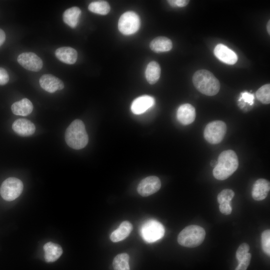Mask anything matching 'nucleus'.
<instances>
[{
    "label": "nucleus",
    "instance_id": "c9c22d12",
    "mask_svg": "<svg viewBox=\"0 0 270 270\" xmlns=\"http://www.w3.org/2000/svg\"><path fill=\"white\" fill-rule=\"evenodd\" d=\"M217 164V161L216 160H212L210 162V166L213 167H215Z\"/></svg>",
    "mask_w": 270,
    "mask_h": 270
},
{
    "label": "nucleus",
    "instance_id": "4be33fe9",
    "mask_svg": "<svg viewBox=\"0 0 270 270\" xmlns=\"http://www.w3.org/2000/svg\"><path fill=\"white\" fill-rule=\"evenodd\" d=\"M80 14L81 10L79 8L72 6L64 12L62 20L65 24L74 28L78 25Z\"/></svg>",
    "mask_w": 270,
    "mask_h": 270
},
{
    "label": "nucleus",
    "instance_id": "f704fd0d",
    "mask_svg": "<svg viewBox=\"0 0 270 270\" xmlns=\"http://www.w3.org/2000/svg\"><path fill=\"white\" fill-rule=\"evenodd\" d=\"M6 40V34L4 31L0 28V46L4 44Z\"/></svg>",
    "mask_w": 270,
    "mask_h": 270
},
{
    "label": "nucleus",
    "instance_id": "c756f323",
    "mask_svg": "<svg viewBox=\"0 0 270 270\" xmlns=\"http://www.w3.org/2000/svg\"><path fill=\"white\" fill-rule=\"evenodd\" d=\"M252 256L250 253H248L244 258L239 262L238 266L235 270H246L250 264Z\"/></svg>",
    "mask_w": 270,
    "mask_h": 270
},
{
    "label": "nucleus",
    "instance_id": "20e7f679",
    "mask_svg": "<svg viewBox=\"0 0 270 270\" xmlns=\"http://www.w3.org/2000/svg\"><path fill=\"white\" fill-rule=\"evenodd\" d=\"M205 235V230L202 227L190 225L186 227L180 232L178 242L182 246L194 248L203 242Z\"/></svg>",
    "mask_w": 270,
    "mask_h": 270
},
{
    "label": "nucleus",
    "instance_id": "dca6fc26",
    "mask_svg": "<svg viewBox=\"0 0 270 270\" xmlns=\"http://www.w3.org/2000/svg\"><path fill=\"white\" fill-rule=\"evenodd\" d=\"M270 190V182L266 179L260 178L254 183L252 191V198L258 201L266 198Z\"/></svg>",
    "mask_w": 270,
    "mask_h": 270
},
{
    "label": "nucleus",
    "instance_id": "1a4fd4ad",
    "mask_svg": "<svg viewBox=\"0 0 270 270\" xmlns=\"http://www.w3.org/2000/svg\"><path fill=\"white\" fill-rule=\"evenodd\" d=\"M17 60L20 65L28 70L38 72L42 68V59L34 52L22 53L18 56Z\"/></svg>",
    "mask_w": 270,
    "mask_h": 270
},
{
    "label": "nucleus",
    "instance_id": "9b49d317",
    "mask_svg": "<svg viewBox=\"0 0 270 270\" xmlns=\"http://www.w3.org/2000/svg\"><path fill=\"white\" fill-rule=\"evenodd\" d=\"M39 83L42 88L50 93L62 90L64 88L62 81L51 74L42 75L40 78Z\"/></svg>",
    "mask_w": 270,
    "mask_h": 270
},
{
    "label": "nucleus",
    "instance_id": "a878e982",
    "mask_svg": "<svg viewBox=\"0 0 270 270\" xmlns=\"http://www.w3.org/2000/svg\"><path fill=\"white\" fill-rule=\"evenodd\" d=\"M256 97L262 104H270V84H266L259 88L256 92Z\"/></svg>",
    "mask_w": 270,
    "mask_h": 270
},
{
    "label": "nucleus",
    "instance_id": "473e14b6",
    "mask_svg": "<svg viewBox=\"0 0 270 270\" xmlns=\"http://www.w3.org/2000/svg\"><path fill=\"white\" fill-rule=\"evenodd\" d=\"M9 80V76L6 70L0 67V85H4L8 83Z\"/></svg>",
    "mask_w": 270,
    "mask_h": 270
},
{
    "label": "nucleus",
    "instance_id": "cd10ccee",
    "mask_svg": "<svg viewBox=\"0 0 270 270\" xmlns=\"http://www.w3.org/2000/svg\"><path fill=\"white\" fill-rule=\"evenodd\" d=\"M262 245L264 252L268 255L270 254V230H264L261 236Z\"/></svg>",
    "mask_w": 270,
    "mask_h": 270
},
{
    "label": "nucleus",
    "instance_id": "72a5a7b5",
    "mask_svg": "<svg viewBox=\"0 0 270 270\" xmlns=\"http://www.w3.org/2000/svg\"><path fill=\"white\" fill-rule=\"evenodd\" d=\"M168 3L173 7H184L186 6L189 2L186 0H168Z\"/></svg>",
    "mask_w": 270,
    "mask_h": 270
},
{
    "label": "nucleus",
    "instance_id": "6ab92c4d",
    "mask_svg": "<svg viewBox=\"0 0 270 270\" xmlns=\"http://www.w3.org/2000/svg\"><path fill=\"white\" fill-rule=\"evenodd\" d=\"M33 108L32 104L26 98L14 102L11 106L12 111L14 114L22 116L30 114Z\"/></svg>",
    "mask_w": 270,
    "mask_h": 270
},
{
    "label": "nucleus",
    "instance_id": "39448f33",
    "mask_svg": "<svg viewBox=\"0 0 270 270\" xmlns=\"http://www.w3.org/2000/svg\"><path fill=\"white\" fill-rule=\"evenodd\" d=\"M140 234L144 240L152 243L164 236V228L158 221L150 220L142 224L140 228Z\"/></svg>",
    "mask_w": 270,
    "mask_h": 270
},
{
    "label": "nucleus",
    "instance_id": "4468645a",
    "mask_svg": "<svg viewBox=\"0 0 270 270\" xmlns=\"http://www.w3.org/2000/svg\"><path fill=\"white\" fill-rule=\"evenodd\" d=\"M196 116L194 108L189 104L180 106L176 112L177 119L184 125H188L193 122Z\"/></svg>",
    "mask_w": 270,
    "mask_h": 270
},
{
    "label": "nucleus",
    "instance_id": "2eb2a0df",
    "mask_svg": "<svg viewBox=\"0 0 270 270\" xmlns=\"http://www.w3.org/2000/svg\"><path fill=\"white\" fill-rule=\"evenodd\" d=\"M12 128L14 131L22 136H28L34 134L36 127L30 120L24 118L16 120L12 124Z\"/></svg>",
    "mask_w": 270,
    "mask_h": 270
},
{
    "label": "nucleus",
    "instance_id": "a211bd4d",
    "mask_svg": "<svg viewBox=\"0 0 270 270\" xmlns=\"http://www.w3.org/2000/svg\"><path fill=\"white\" fill-rule=\"evenodd\" d=\"M43 249L44 252V259L48 262L56 261L62 254V247L52 242L46 243L44 246Z\"/></svg>",
    "mask_w": 270,
    "mask_h": 270
},
{
    "label": "nucleus",
    "instance_id": "bb28decb",
    "mask_svg": "<svg viewBox=\"0 0 270 270\" xmlns=\"http://www.w3.org/2000/svg\"><path fill=\"white\" fill-rule=\"evenodd\" d=\"M234 196V192L232 190L224 189L218 194V202L220 204L224 202H230Z\"/></svg>",
    "mask_w": 270,
    "mask_h": 270
},
{
    "label": "nucleus",
    "instance_id": "ddd939ff",
    "mask_svg": "<svg viewBox=\"0 0 270 270\" xmlns=\"http://www.w3.org/2000/svg\"><path fill=\"white\" fill-rule=\"evenodd\" d=\"M216 56L222 62L228 64H234L238 60L236 54L223 44H218L214 49Z\"/></svg>",
    "mask_w": 270,
    "mask_h": 270
},
{
    "label": "nucleus",
    "instance_id": "f8f14e48",
    "mask_svg": "<svg viewBox=\"0 0 270 270\" xmlns=\"http://www.w3.org/2000/svg\"><path fill=\"white\" fill-rule=\"evenodd\" d=\"M154 99L152 96H142L132 102L130 106L131 111L135 114H140L154 106Z\"/></svg>",
    "mask_w": 270,
    "mask_h": 270
},
{
    "label": "nucleus",
    "instance_id": "9d476101",
    "mask_svg": "<svg viewBox=\"0 0 270 270\" xmlns=\"http://www.w3.org/2000/svg\"><path fill=\"white\" fill-rule=\"evenodd\" d=\"M161 182L156 176H149L142 180L137 188L138 193L142 196H149L160 188Z\"/></svg>",
    "mask_w": 270,
    "mask_h": 270
},
{
    "label": "nucleus",
    "instance_id": "6e6552de",
    "mask_svg": "<svg viewBox=\"0 0 270 270\" xmlns=\"http://www.w3.org/2000/svg\"><path fill=\"white\" fill-rule=\"evenodd\" d=\"M23 184L16 178H9L2 183L0 194L2 197L6 201H12L18 197L22 192Z\"/></svg>",
    "mask_w": 270,
    "mask_h": 270
},
{
    "label": "nucleus",
    "instance_id": "412c9836",
    "mask_svg": "<svg viewBox=\"0 0 270 270\" xmlns=\"http://www.w3.org/2000/svg\"><path fill=\"white\" fill-rule=\"evenodd\" d=\"M150 49L156 52H165L172 48V40L165 36H158L154 38L150 43Z\"/></svg>",
    "mask_w": 270,
    "mask_h": 270
},
{
    "label": "nucleus",
    "instance_id": "b1692460",
    "mask_svg": "<svg viewBox=\"0 0 270 270\" xmlns=\"http://www.w3.org/2000/svg\"><path fill=\"white\" fill-rule=\"evenodd\" d=\"M88 9L92 12L106 15L110 12V7L106 1L97 0L90 2L88 5Z\"/></svg>",
    "mask_w": 270,
    "mask_h": 270
},
{
    "label": "nucleus",
    "instance_id": "7ed1b4c3",
    "mask_svg": "<svg viewBox=\"0 0 270 270\" xmlns=\"http://www.w3.org/2000/svg\"><path fill=\"white\" fill-rule=\"evenodd\" d=\"M67 144L75 150H80L88 144V137L84 122L80 120H74L68 127L65 132Z\"/></svg>",
    "mask_w": 270,
    "mask_h": 270
},
{
    "label": "nucleus",
    "instance_id": "c85d7f7f",
    "mask_svg": "<svg viewBox=\"0 0 270 270\" xmlns=\"http://www.w3.org/2000/svg\"><path fill=\"white\" fill-rule=\"evenodd\" d=\"M249 250L250 246L246 243H243L239 246L236 252V258L238 262L248 253Z\"/></svg>",
    "mask_w": 270,
    "mask_h": 270
},
{
    "label": "nucleus",
    "instance_id": "f3484780",
    "mask_svg": "<svg viewBox=\"0 0 270 270\" xmlns=\"http://www.w3.org/2000/svg\"><path fill=\"white\" fill-rule=\"evenodd\" d=\"M55 56L60 62L69 64H74L78 58L76 50L69 46L58 48L55 52Z\"/></svg>",
    "mask_w": 270,
    "mask_h": 270
},
{
    "label": "nucleus",
    "instance_id": "5701e85b",
    "mask_svg": "<svg viewBox=\"0 0 270 270\" xmlns=\"http://www.w3.org/2000/svg\"><path fill=\"white\" fill-rule=\"evenodd\" d=\"M160 75V68L159 64L154 61L150 62L147 66L145 76L148 82L150 84L156 83Z\"/></svg>",
    "mask_w": 270,
    "mask_h": 270
},
{
    "label": "nucleus",
    "instance_id": "423d86ee",
    "mask_svg": "<svg viewBox=\"0 0 270 270\" xmlns=\"http://www.w3.org/2000/svg\"><path fill=\"white\" fill-rule=\"evenodd\" d=\"M226 126L221 120H215L208 123L204 132L205 140L212 144L220 142L226 134Z\"/></svg>",
    "mask_w": 270,
    "mask_h": 270
},
{
    "label": "nucleus",
    "instance_id": "0eeeda50",
    "mask_svg": "<svg viewBox=\"0 0 270 270\" xmlns=\"http://www.w3.org/2000/svg\"><path fill=\"white\" fill-rule=\"evenodd\" d=\"M140 20L138 14L132 11H128L120 17L118 22L120 32L124 35H130L140 28Z\"/></svg>",
    "mask_w": 270,
    "mask_h": 270
},
{
    "label": "nucleus",
    "instance_id": "393cba45",
    "mask_svg": "<svg viewBox=\"0 0 270 270\" xmlns=\"http://www.w3.org/2000/svg\"><path fill=\"white\" fill-rule=\"evenodd\" d=\"M129 258L130 256L126 253L118 254L112 262L114 270H130L128 264Z\"/></svg>",
    "mask_w": 270,
    "mask_h": 270
},
{
    "label": "nucleus",
    "instance_id": "f03ea898",
    "mask_svg": "<svg viewBox=\"0 0 270 270\" xmlns=\"http://www.w3.org/2000/svg\"><path fill=\"white\" fill-rule=\"evenodd\" d=\"M192 82L194 87L201 93L208 96L216 94L220 89L218 80L210 71L197 70L193 75Z\"/></svg>",
    "mask_w": 270,
    "mask_h": 270
},
{
    "label": "nucleus",
    "instance_id": "aec40b11",
    "mask_svg": "<svg viewBox=\"0 0 270 270\" xmlns=\"http://www.w3.org/2000/svg\"><path fill=\"white\" fill-rule=\"evenodd\" d=\"M132 230V226L128 221L122 222L118 228L110 234V238L113 242H118L127 238Z\"/></svg>",
    "mask_w": 270,
    "mask_h": 270
},
{
    "label": "nucleus",
    "instance_id": "f257e3e1",
    "mask_svg": "<svg viewBox=\"0 0 270 270\" xmlns=\"http://www.w3.org/2000/svg\"><path fill=\"white\" fill-rule=\"evenodd\" d=\"M238 160L236 153L232 150L222 152L218 157L217 164L212 174L218 180H224L230 177L238 168Z\"/></svg>",
    "mask_w": 270,
    "mask_h": 270
},
{
    "label": "nucleus",
    "instance_id": "2f4dec72",
    "mask_svg": "<svg viewBox=\"0 0 270 270\" xmlns=\"http://www.w3.org/2000/svg\"><path fill=\"white\" fill-rule=\"evenodd\" d=\"M219 209L220 212L225 215L230 214L232 211L230 202H224L220 204Z\"/></svg>",
    "mask_w": 270,
    "mask_h": 270
},
{
    "label": "nucleus",
    "instance_id": "7c9ffc66",
    "mask_svg": "<svg viewBox=\"0 0 270 270\" xmlns=\"http://www.w3.org/2000/svg\"><path fill=\"white\" fill-rule=\"evenodd\" d=\"M254 96L252 94L248 93V92H244L241 94V97L239 99L238 101L243 100L244 103H248L250 106H252L254 104Z\"/></svg>",
    "mask_w": 270,
    "mask_h": 270
},
{
    "label": "nucleus",
    "instance_id": "e433bc0d",
    "mask_svg": "<svg viewBox=\"0 0 270 270\" xmlns=\"http://www.w3.org/2000/svg\"><path fill=\"white\" fill-rule=\"evenodd\" d=\"M266 29L268 34H270V20H269L267 24Z\"/></svg>",
    "mask_w": 270,
    "mask_h": 270
}]
</instances>
